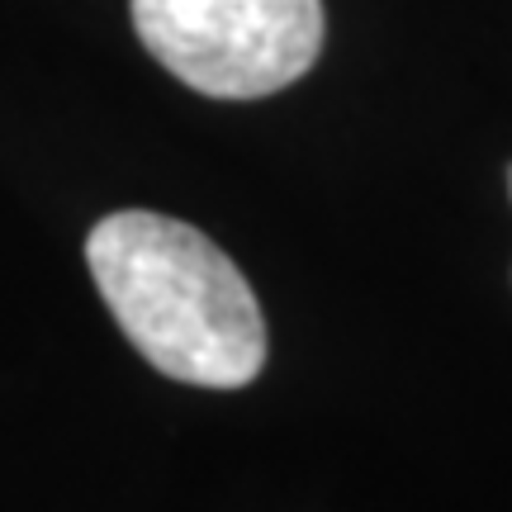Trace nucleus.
Segmentation results:
<instances>
[{
  "mask_svg": "<svg viewBox=\"0 0 512 512\" xmlns=\"http://www.w3.org/2000/svg\"><path fill=\"white\" fill-rule=\"evenodd\" d=\"M86 266L143 361L181 384L242 389L266 366V318L252 285L200 228L124 209L91 228Z\"/></svg>",
  "mask_w": 512,
  "mask_h": 512,
  "instance_id": "nucleus-1",
  "label": "nucleus"
},
{
  "mask_svg": "<svg viewBox=\"0 0 512 512\" xmlns=\"http://www.w3.org/2000/svg\"><path fill=\"white\" fill-rule=\"evenodd\" d=\"M508 190H512V176H508Z\"/></svg>",
  "mask_w": 512,
  "mask_h": 512,
  "instance_id": "nucleus-3",
  "label": "nucleus"
},
{
  "mask_svg": "<svg viewBox=\"0 0 512 512\" xmlns=\"http://www.w3.org/2000/svg\"><path fill=\"white\" fill-rule=\"evenodd\" d=\"M143 48L190 91L261 100L323 53V0H133Z\"/></svg>",
  "mask_w": 512,
  "mask_h": 512,
  "instance_id": "nucleus-2",
  "label": "nucleus"
}]
</instances>
